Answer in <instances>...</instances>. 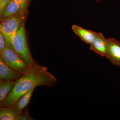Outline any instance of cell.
I'll return each mask as SVG.
<instances>
[{
	"instance_id": "obj_1",
	"label": "cell",
	"mask_w": 120,
	"mask_h": 120,
	"mask_svg": "<svg viewBox=\"0 0 120 120\" xmlns=\"http://www.w3.org/2000/svg\"><path fill=\"white\" fill-rule=\"evenodd\" d=\"M41 66L35 62L30 71L23 74L16 80L12 90L0 102V107L13 106L33 86H36Z\"/></svg>"
},
{
	"instance_id": "obj_2",
	"label": "cell",
	"mask_w": 120,
	"mask_h": 120,
	"mask_svg": "<svg viewBox=\"0 0 120 120\" xmlns=\"http://www.w3.org/2000/svg\"><path fill=\"white\" fill-rule=\"evenodd\" d=\"M25 20L21 23L13 37L10 48L13 50L29 67H32L35 62L31 54L27 41Z\"/></svg>"
},
{
	"instance_id": "obj_3",
	"label": "cell",
	"mask_w": 120,
	"mask_h": 120,
	"mask_svg": "<svg viewBox=\"0 0 120 120\" xmlns=\"http://www.w3.org/2000/svg\"><path fill=\"white\" fill-rule=\"evenodd\" d=\"M0 59L8 67L22 75L28 72L32 69V67H29L6 43V46L0 51Z\"/></svg>"
},
{
	"instance_id": "obj_4",
	"label": "cell",
	"mask_w": 120,
	"mask_h": 120,
	"mask_svg": "<svg viewBox=\"0 0 120 120\" xmlns=\"http://www.w3.org/2000/svg\"><path fill=\"white\" fill-rule=\"evenodd\" d=\"M25 19V14L20 13L0 20V32L4 37L6 43L10 47L12 41L21 23Z\"/></svg>"
},
{
	"instance_id": "obj_5",
	"label": "cell",
	"mask_w": 120,
	"mask_h": 120,
	"mask_svg": "<svg viewBox=\"0 0 120 120\" xmlns=\"http://www.w3.org/2000/svg\"><path fill=\"white\" fill-rule=\"evenodd\" d=\"M108 50L105 57L113 64L120 67V42L115 38H107Z\"/></svg>"
},
{
	"instance_id": "obj_6",
	"label": "cell",
	"mask_w": 120,
	"mask_h": 120,
	"mask_svg": "<svg viewBox=\"0 0 120 120\" xmlns=\"http://www.w3.org/2000/svg\"><path fill=\"white\" fill-rule=\"evenodd\" d=\"M90 49L101 56H106L108 50L107 38L101 32H97L94 40L90 45Z\"/></svg>"
},
{
	"instance_id": "obj_7",
	"label": "cell",
	"mask_w": 120,
	"mask_h": 120,
	"mask_svg": "<svg viewBox=\"0 0 120 120\" xmlns=\"http://www.w3.org/2000/svg\"><path fill=\"white\" fill-rule=\"evenodd\" d=\"M71 29L82 41L90 45L93 42L97 36V32L85 29L75 24L72 25Z\"/></svg>"
},
{
	"instance_id": "obj_8",
	"label": "cell",
	"mask_w": 120,
	"mask_h": 120,
	"mask_svg": "<svg viewBox=\"0 0 120 120\" xmlns=\"http://www.w3.org/2000/svg\"><path fill=\"white\" fill-rule=\"evenodd\" d=\"M57 81L56 77L49 72L47 68L41 65L36 87L39 86H52Z\"/></svg>"
},
{
	"instance_id": "obj_9",
	"label": "cell",
	"mask_w": 120,
	"mask_h": 120,
	"mask_svg": "<svg viewBox=\"0 0 120 120\" xmlns=\"http://www.w3.org/2000/svg\"><path fill=\"white\" fill-rule=\"evenodd\" d=\"M21 13H23L19 5L13 0H11L5 5L0 12V20Z\"/></svg>"
},
{
	"instance_id": "obj_10",
	"label": "cell",
	"mask_w": 120,
	"mask_h": 120,
	"mask_svg": "<svg viewBox=\"0 0 120 120\" xmlns=\"http://www.w3.org/2000/svg\"><path fill=\"white\" fill-rule=\"evenodd\" d=\"M22 74L7 66L0 59V79L3 80H16Z\"/></svg>"
},
{
	"instance_id": "obj_11",
	"label": "cell",
	"mask_w": 120,
	"mask_h": 120,
	"mask_svg": "<svg viewBox=\"0 0 120 120\" xmlns=\"http://www.w3.org/2000/svg\"><path fill=\"white\" fill-rule=\"evenodd\" d=\"M22 112L15 104L9 107H0V120H14Z\"/></svg>"
},
{
	"instance_id": "obj_12",
	"label": "cell",
	"mask_w": 120,
	"mask_h": 120,
	"mask_svg": "<svg viewBox=\"0 0 120 120\" xmlns=\"http://www.w3.org/2000/svg\"><path fill=\"white\" fill-rule=\"evenodd\" d=\"M15 82V80L0 79V102L3 101L11 90Z\"/></svg>"
},
{
	"instance_id": "obj_13",
	"label": "cell",
	"mask_w": 120,
	"mask_h": 120,
	"mask_svg": "<svg viewBox=\"0 0 120 120\" xmlns=\"http://www.w3.org/2000/svg\"><path fill=\"white\" fill-rule=\"evenodd\" d=\"M36 87L35 86H33L28 92L21 97L16 103L15 104L21 112H22V110L30 103L32 93Z\"/></svg>"
},
{
	"instance_id": "obj_14",
	"label": "cell",
	"mask_w": 120,
	"mask_h": 120,
	"mask_svg": "<svg viewBox=\"0 0 120 120\" xmlns=\"http://www.w3.org/2000/svg\"><path fill=\"white\" fill-rule=\"evenodd\" d=\"M19 5L22 9V12L26 15L27 7L30 0H13Z\"/></svg>"
},
{
	"instance_id": "obj_15",
	"label": "cell",
	"mask_w": 120,
	"mask_h": 120,
	"mask_svg": "<svg viewBox=\"0 0 120 120\" xmlns=\"http://www.w3.org/2000/svg\"><path fill=\"white\" fill-rule=\"evenodd\" d=\"M35 120L31 117L28 110H25L21 113L15 118L14 120Z\"/></svg>"
},
{
	"instance_id": "obj_16",
	"label": "cell",
	"mask_w": 120,
	"mask_h": 120,
	"mask_svg": "<svg viewBox=\"0 0 120 120\" xmlns=\"http://www.w3.org/2000/svg\"><path fill=\"white\" fill-rule=\"evenodd\" d=\"M6 46V42L4 37L1 32H0V51L2 50Z\"/></svg>"
},
{
	"instance_id": "obj_17",
	"label": "cell",
	"mask_w": 120,
	"mask_h": 120,
	"mask_svg": "<svg viewBox=\"0 0 120 120\" xmlns=\"http://www.w3.org/2000/svg\"><path fill=\"white\" fill-rule=\"evenodd\" d=\"M11 0H0V12L2 11L5 5Z\"/></svg>"
},
{
	"instance_id": "obj_18",
	"label": "cell",
	"mask_w": 120,
	"mask_h": 120,
	"mask_svg": "<svg viewBox=\"0 0 120 120\" xmlns=\"http://www.w3.org/2000/svg\"><path fill=\"white\" fill-rule=\"evenodd\" d=\"M94 0L96 2H98V3H99L100 2H101V1L102 0Z\"/></svg>"
}]
</instances>
